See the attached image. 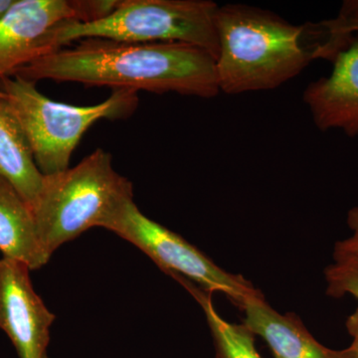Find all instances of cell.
Here are the masks:
<instances>
[{
  "instance_id": "cell-10",
  "label": "cell",
  "mask_w": 358,
  "mask_h": 358,
  "mask_svg": "<svg viewBox=\"0 0 358 358\" xmlns=\"http://www.w3.org/2000/svg\"><path fill=\"white\" fill-rule=\"evenodd\" d=\"M243 324L267 343L274 358H348L346 350H336L319 343L294 313H278L264 296L246 301Z\"/></svg>"
},
{
  "instance_id": "cell-3",
  "label": "cell",
  "mask_w": 358,
  "mask_h": 358,
  "mask_svg": "<svg viewBox=\"0 0 358 358\" xmlns=\"http://www.w3.org/2000/svg\"><path fill=\"white\" fill-rule=\"evenodd\" d=\"M133 185L115 171L110 152L98 148L77 166L45 176L32 212L46 255L106 219L126 197Z\"/></svg>"
},
{
  "instance_id": "cell-2",
  "label": "cell",
  "mask_w": 358,
  "mask_h": 358,
  "mask_svg": "<svg viewBox=\"0 0 358 358\" xmlns=\"http://www.w3.org/2000/svg\"><path fill=\"white\" fill-rule=\"evenodd\" d=\"M215 22L219 89L228 95L278 88L312 61L336 56L324 20L293 25L258 7L226 4L218 7Z\"/></svg>"
},
{
  "instance_id": "cell-6",
  "label": "cell",
  "mask_w": 358,
  "mask_h": 358,
  "mask_svg": "<svg viewBox=\"0 0 358 358\" xmlns=\"http://www.w3.org/2000/svg\"><path fill=\"white\" fill-rule=\"evenodd\" d=\"M102 227L138 247L166 275H182L205 291L226 294L241 310L250 299L264 296L241 275L226 272L182 237L147 217L134 195L120 202Z\"/></svg>"
},
{
  "instance_id": "cell-14",
  "label": "cell",
  "mask_w": 358,
  "mask_h": 358,
  "mask_svg": "<svg viewBox=\"0 0 358 358\" xmlns=\"http://www.w3.org/2000/svg\"><path fill=\"white\" fill-rule=\"evenodd\" d=\"M334 258V263L324 271L327 294L334 298L350 294L358 301V259L353 257Z\"/></svg>"
},
{
  "instance_id": "cell-20",
  "label": "cell",
  "mask_w": 358,
  "mask_h": 358,
  "mask_svg": "<svg viewBox=\"0 0 358 358\" xmlns=\"http://www.w3.org/2000/svg\"><path fill=\"white\" fill-rule=\"evenodd\" d=\"M46 358H49L48 357H47Z\"/></svg>"
},
{
  "instance_id": "cell-18",
  "label": "cell",
  "mask_w": 358,
  "mask_h": 358,
  "mask_svg": "<svg viewBox=\"0 0 358 358\" xmlns=\"http://www.w3.org/2000/svg\"><path fill=\"white\" fill-rule=\"evenodd\" d=\"M14 0H0V17L8 10Z\"/></svg>"
},
{
  "instance_id": "cell-11",
  "label": "cell",
  "mask_w": 358,
  "mask_h": 358,
  "mask_svg": "<svg viewBox=\"0 0 358 358\" xmlns=\"http://www.w3.org/2000/svg\"><path fill=\"white\" fill-rule=\"evenodd\" d=\"M0 252L3 258L24 263L30 270L43 267L50 259L40 242L31 207L1 174Z\"/></svg>"
},
{
  "instance_id": "cell-5",
  "label": "cell",
  "mask_w": 358,
  "mask_h": 358,
  "mask_svg": "<svg viewBox=\"0 0 358 358\" xmlns=\"http://www.w3.org/2000/svg\"><path fill=\"white\" fill-rule=\"evenodd\" d=\"M218 7L210 0H119L115 10L101 20L68 22L59 33V42L62 47L88 38L178 42L199 46L217 59Z\"/></svg>"
},
{
  "instance_id": "cell-12",
  "label": "cell",
  "mask_w": 358,
  "mask_h": 358,
  "mask_svg": "<svg viewBox=\"0 0 358 358\" xmlns=\"http://www.w3.org/2000/svg\"><path fill=\"white\" fill-rule=\"evenodd\" d=\"M0 174L33 208L43 188V174L6 95L0 96Z\"/></svg>"
},
{
  "instance_id": "cell-17",
  "label": "cell",
  "mask_w": 358,
  "mask_h": 358,
  "mask_svg": "<svg viewBox=\"0 0 358 358\" xmlns=\"http://www.w3.org/2000/svg\"><path fill=\"white\" fill-rule=\"evenodd\" d=\"M346 329L352 338L350 345L345 348L348 358H358V308L346 320Z\"/></svg>"
},
{
  "instance_id": "cell-1",
  "label": "cell",
  "mask_w": 358,
  "mask_h": 358,
  "mask_svg": "<svg viewBox=\"0 0 358 358\" xmlns=\"http://www.w3.org/2000/svg\"><path fill=\"white\" fill-rule=\"evenodd\" d=\"M14 76L34 83L53 80L203 99L220 93L216 58L199 46L178 42L80 40L75 46L63 47L32 61Z\"/></svg>"
},
{
  "instance_id": "cell-7",
  "label": "cell",
  "mask_w": 358,
  "mask_h": 358,
  "mask_svg": "<svg viewBox=\"0 0 358 358\" xmlns=\"http://www.w3.org/2000/svg\"><path fill=\"white\" fill-rule=\"evenodd\" d=\"M115 6L113 0H14L0 17V84L32 61L63 48L59 33L68 22L101 20Z\"/></svg>"
},
{
  "instance_id": "cell-8",
  "label": "cell",
  "mask_w": 358,
  "mask_h": 358,
  "mask_svg": "<svg viewBox=\"0 0 358 358\" xmlns=\"http://www.w3.org/2000/svg\"><path fill=\"white\" fill-rule=\"evenodd\" d=\"M30 271L20 261L0 260V327L20 358H46L55 315L35 293Z\"/></svg>"
},
{
  "instance_id": "cell-16",
  "label": "cell",
  "mask_w": 358,
  "mask_h": 358,
  "mask_svg": "<svg viewBox=\"0 0 358 358\" xmlns=\"http://www.w3.org/2000/svg\"><path fill=\"white\" fill-rule=\"evenodd\" d=\"M348 224L352 231V235L336 244L334 257H353L358 259V206L348 211Z\"/></svg>"
},
{
  "instance_id": "cell-19",
  "label": "cell",
  "mask_w": 358,
  "mask_h": 358,
  "mask_svg": "<svg viewBox=\"0 0 358 358\" xmlns=\"http://www.w3.org/2000/svg\"><path fill=\"white\" fill-rule=\"evenodd\" d=\"M6 96V94L3 93V92L0 91V96Z\"/></svg>"
},
{
  "instance_id": "cell-15",
  "label": "cell",
  "mask_w": 358,
  "mask_h": 358,
  "mask_svg": "<svg viewBox=\"0 0 358 358\" xmlns=\"http://www.w3.org/2000/svg\"><path fill=\"white\" fill-rule=\"evenodd\" d=\"M326 21L329 30L336 37L352 40L358 32V0L343 2L338 16Z\"/></svg>"
},
{
  "instance_id": "cell-4",
  "label": "cell",
  "mask_w": 358,
  "mask_h": 358,
  "mask_svg": "<svg viewBox=\"0 0 358 358\" xmlns=\"http://www.w3.org/2000/svg\"><path fill=\"white\" fill-rule=\"evenodd\" d=\"M0 91L17 115L44 176L69 169L73 152L94 124L126 119L138 105V92L128 89H115L107 100L94 106L59 103L40 93L34 82L16 76L4 79Z\"/></svg>"
},
{
  "instance_id": "cell-9",
  "label": "cell",
  "mask_w": 358,
  "mask_h": 358,
  "mask_svg": "<svg viewBox=\"0 0 358 358\" xmlns=\"http://www.w3.org/2000/svg\"><path fill=\"white\" fill-rule=\"evenodd\" d=\"M331 74L312 82L303 100L320 131L358 136V37L334 59Z\"/></svg>"
},
{
  "instance_id": "cell-13",
  "label": "cell",
  "mask_w": 358,
  "mask_h": 358,
  "mask_svg": "<svg viewBox=\"0 0 358 358\" xmlns=\"http://www.w3.org/2000/svg\"><path fill=\"white\" fill-rule=\"evenodd\" d=\"M169 275L185 287L203 310L213 338L215 358H263L257 350L255 336L244 324H231L221 317L214 307L210 292L200 288L182 275Z\"/></svg>"
}]
</instances>
